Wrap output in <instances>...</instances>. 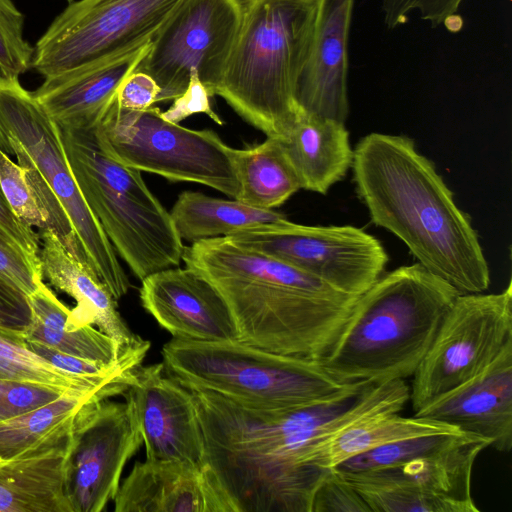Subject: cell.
Wrapping results in <instances>:
<instances>
[{"label": "cell", "instance_id": "cell-1", "mask_svg": "<svg viewBox=\"0 0 512 512\" xmlns=\"http://www.w3.org/2000/svg\"><path fill=\"white\" fill-rule=\"evenodd\" d=\"M371 383L289 407L247 405L219 393L193 394L206 463L236 512H310L314 491L330 468L307 465L304 451L328 419Z\"/></svg>", "mask_w": 512, "mask_h": 512}, {"label": "cell", "instance_id": "cell-2", "mask_svg": "<svg viewBox=\"0 0 512 512\" xmlns=\"http://www.w3.org/2000/svg\"><path fill=\"white\" fill-rule=\"evenodd\" d=\"M351 168L371 221L399 238L419 264L460 294L489 288L488 263L470 218L413 139L369 133L356 144Z\"/></svg>", "mask_w": 512, "mask_h": 512}, {"label": "cell", "instance_id": "cell-3", "mask_svg": "<svg viewBox=\"0 0 512 512\" xmlns=\"http://www.w3.org/2000/svg\"><path fill=\"white\" fill-rule=\"evenodd\" d=\"M182 260L223 297L239 341L284 355L320 360L359 298L225 236L184 247Z\"/></svg>", "mask_w": 512, "mask_h": 512}, {"label": "cell", "instance_id": "cell-4", "mask_svg": "<svg viewBox=\"0 0 512 512\" xmlns=\"http://www.w3.org/2000/svg\"><path fill=\"white\" fill-rule=\"evenodd\" d=\"M459 294L418 262L384 273L359 296L319 361L346 383L405 380L415 373Z\"/></svg>", "mask_w": 512, "mask_h": 512}, {"label": "cell", "instance_id": "cell-5", "mask_svg": "<svg viewBox=\"0 0 512 512\" xmlns=\"http://www.w3.org/2000/svg\"><path fill=\"white\" fill-rule=\"evenodd\" d=\"M319 0H242L241 26L216 95L267 137L298 118L297 85Z\"/></svg>", "mask_w": 512, "mask_h": 512}, {"label": "cell", "instance_id": "cell-6", "mask_svg": "<svg viewBox=\"0 0 512 512\" xmlns=\"http://www.w3.org/2000/svg\"><path fill=\"white\" fill-rule=\"evenodd\" d=\"M60 137L82 197L133 274L142 281L177 267L185 246L140 171L110 157L95 128H62Z\"/></svg>", "mask_w": 512, "mask_h": 512}, {"label": "cell", "instance_id": "cell-7", "mask_svg": "<svg viewBox=\"0 0 512 512\" xmlns=\"http://www.w3.org/2000/svg\"><path fill=\"white\" fill-rule=\"evenodd\" d=\"M161 354L166 372L184 386L253 406L309 404L358 383L338 380L319 360L284 355L239 340L172 338Z\"/></svg>", "mask_w": 512, "mask_h": 512}, {"label": "cell", "instance_id": "cell-8", "mask_svg": "<svg viewBox=\"0 0 512 512\" xmlns=\"http://www.w3.org/2000/svg\"><path fill=\"white\" fill-rule=\"evenodd\" d=\"M0 149L34 169L53 192L75 232L82 261L116 300L131 286L116 251L86 204L67 161L57 123L19 77L0 74Z\"/></svg>", "mask_w": 512, "mask_h": 512}, {"label": "cell", "instance_id": "cell-9", "mask_svg": "<svg viewBox=\"0 0 512 512\" xmlns=\"http://www.w3.org/2000/svg\"><path fill=\"white\" fill-rule=\"evenodd\" d=\"M102 149L119 163L171 181L209 186L237 199L240 184L233 150L209 129L167 121L155 106L137 111L116 98L96 126Z\"/></svg>", "mask_w": 512, "mask_h": 512}, {"label": "cell", "instance_id": "cell-10", "mask_svg": "<svg viewBox=\"0 0 512 512\" xmlns=\"http://www.w3.org/2000/svg\"><path fill=\"white\" fill-rule=\"evenodd\" d=\"M183 0H78L68 3L34 45L44 78L102 63L153 40Z\"/></svg>", "mask_w": 512, "mask_h": 512}, {"label": "cell", "instance_id": "cell-11", "mask_svg": "<svg viewBox=\"0 0 512 512\" xmlns=\"http://www.w3.org/2000/svg\"><path fill=\"white\" fill-rule=\"evenodd\" d=\"M225 237L354 296L367 291L388 263L382 243L352 225L310 226L285 218Z\"/></svg>", "mask_w": 512, "mask_h": 512}, {"label": "cell", "instance_id": "cell-12", "mask_svg": "<svg viewBox=\"0 0 512 512\" xmlns=\"http://www.w3.org/2000/svg\"><path fill=\"white\" fill-rule=\"evenodd\" d=\"M512 341V285L459 294L413 374L414 413L485 369Z\"/></svg>", "mask_w": 512, "mask_h": 512}, {"label": "cell", "instance_id": "cell-13", "mask_svg": "<svg viewBox=\"0 0 512 512\" xmlns=\"http://www.w3.org/2000/svg\"><path fill=\"white\" fill-rule=\"evenodd\" d=\"M242 0H183L153 38L138 71L160 88L158 102L182 95L195 72L216 96L242 21Z\"/></svg>", "mask_w": 512, "mask_h": 512}, {"label": "cell", "instance_id": "cell-14", "mask_svg": "<svg viewBox=\"0 0 512 512\" xmlns=\"http://www.w3.org/2000/svg\"><path fill=\"white\" fill-rule=\"evenodd\" d=\"M143 444L130 405L108 399L79 411L66 463V494L72 512H101L114 500L126 463Z\"/></svg>", "mask_w": 512, "mask_h": 512}, {"label": "cell", "instance_id": "cell-15", "mask_svg": "<svg viewBox=\"0 0 512 512\" xmlns=\"http://www.w3.org/2000/svg\"><path fill=\"white\" fill-rule=\"evenodd\" d=\"M488 446L485 438L463 432L440 449L400 465L337 472L355 488L395 490L409 512H479L471 494L472 469Z\"/></svg>", "mask_w": 512, "mask_h": 512}, {"label": "cell", "instance_id": "cell-16", "mask_svg": "<svg viewBox=\"0 0 512 512\" xmlns=\"http://www.w3.org/2000/svg\"><path fill=\"white\" fill-rule=\"evenodd\" d=\"M123 395L137 420L146 459L206 463L193 394L162 362L135 367Z\"/></svg>", "mask_w": 512, "mask_h": 512}, {"label": "cell", "instance_id": "cell-17", "mask_svg": "<svg viewBox=\"0 0 512 512\" xmlns=\"http://www.w3.org/2000/svg\"><path fill=\"white\" fill-rule=\"evenodd\" d=\"M143 308L173 338L239 340L233 315L217 289L194 270L167 268L142 280Z\"/></svg>", "mask_w": 512, "mask_h": 512}, {"label": "cell", "instance_id": "cell-18", "mask_svg": "<svg viewBox=\"0 0 512 512\" xmlns=\"http://www.w3.org/2000/svg\"><path fill=\"white\" fill-rule=\"evenodd\" d=\"M113 501L115 512H236L207 463L172 459L136 462Z\"/></svg>", "mask_w": 512, "mask_h": 512}, {"label": "cell", "instance_id": "cell-19", "mask_svg": "<svg viewBox=\"0 0 512 512\" xmlns=\"http://www.w3.org/2000/svg\"><path fill=\"white\" fill-rule=\"evenodd\" d=\"M414 415L485 438L496 450L509 452L512 448V341L480 373Z\"/></svg>", "mask_w": 512, "mask_h": 512}, {"label": "cell", "instance_id": "cell-20", "mask_svg": "<svg viewBox=\"0 0 512 512\" xmlns=\"http://www.w3.org/2000/svg\"><path fill=\"white\" fill-rule=\"evenodd\" d=\"M355 0H319L308 60L296 100L301 110L345 122L348 40Z\"/></svg>", "mask_w": 512, "mask_h": 512}, {"label": "cell", "instance_id": "cell-21", "mask_svg": "<svg viewBox=\"0 0 512 512\" xmlns=\"http://www.w3.org/2000/svg\"><path fill=\"white\" fill-rule=\"evenodd\" d=\"M151 42L102 63L45 77L33 95L59 126L95 127L147 55Z\"/></svg>", "mask_w": 512, "mask_h": 512}, {"label": "cell", "instance_id": "cell-22", "mask_svg": "<svg viewBox=\"0 0 512 512\" xmlns=\"http://www.w3.org/2000/svg\"><path fill=\"white\" fill-rule=\"evenodd\" d=\"M75 419L26 451L0 460V512H72L66 463Z\"/></svg>", "mask_w": 512, "mask_h": 512}, {"label": "cell", "instance_id": "cell-23", "mask_svg": "<svg viewBox=\"0 0 512 512\" xmlns=\"http://www.w3.org/2000/svg\"><path fill=\"white\" fill-rule=\"evenodd\" d=\"M38 236L43 279L76 302L66 320L67 329L93 325L121 347L145 341L130 330L117 309V300L88 266L70 254L52 231L40 230Z\"/></svg>", "mask_w": 512, "mask_h": 512}, {"label": "cell", "instance_id": "cell-24", "mask_svg": "<svg viewBox=\"0 0 512 512\" xmlns=\"http://www.w3.org/2000/svg\"><path fill=\"white\" fill-rule=\"evenodd\" d=\"M278 139L301 189L325 195L352 166L354 149L345 122L301 110Z\"/></svg>", "mask_w": 512, "mask_h": 512}, {"label": "cell", "instance_id": "cell-25", "mask_svg": "<svg viewBox=\"0 0 512 512\" xmlns=\"http://www.w3.org/2000/svg\"><path fill=\"white\" fill-rule=\"evenodd\" d=\"M30 321L22 328L27 340L40 343L58 351L107 364L125 360L144 359L150 342L121 347L93 325L67 329L71 309L60 301L50 287L39 281L34 292L27 296Z\"/></svg>", "mask_w": 512, "mask_h": 512}, {"label": "cell", "instance_id": "cell-26", "mask_svg": "<svg viewBox=\"0 0 512 512\" xmlns=\"http://www.w3.org/2000/svg\"><path fill=\"white\" fill-rule=\"evenodd\" d=\"M453 431L458 429L427 418L381 413L307 447L303 460L310 466L334 468L350 457L392 442Z\"/></svg>", "mask_w": 512, "mask_h": 512}, {"label": "cell", "instance_id": "cell-27", "mask_svg": "<svg viewBox=\"0 0 512 512\" xmlns=\"http://www.w3.org/2000/svg\"><path fill=\"white\" fill-rule=\"evenodd\" d=\"M181 240L196 242L227 236L236 231L285 219L273 209L247 205L200 192H182L169 212Z\"/></svg>", "mask_w": 512, "mask_h": 512}, {"label": "cell", "instance_id": "cell-28", "mask_svg": "<svg viewBox=\"0 0 512 512\" xmlns=\"http://www.w3.org/2000/svg\"><path fill=\"white\" fill-rule=\"evenodd\" d=\"M240 184L237 200L257 208L274 209L300 188L298 178L278 138L233 150Z\"/></svg>", "mask_w": 512, "mask_h": 512}, {"label": "cell", "instance_id": "cell-29", "mask_svg": "<svg viewBox=\"0 0 512 512\" xmlns=\"http://www.w3.org/2000/svg\"><path fill=\"white\" fill-rule=\"evenodd\" d=\"M127 384L73 389L60 398L20 416L0 421V460L12 458L74 421L85 404L124 394Z\"/></svg>", "mask_w": 512, "mask_h": 512}, {"label": "cell", "instance_id": "cell-30", "mask_svg": "<svg viewBox=\"0 0 512 512\" xmlns=\"http://www.w3.org/2000/svg\"><path fill=\"white\" fill-rule=\"evenodd\" d=\"M131 371L110 377H84L65 372L29 348L22 328L0 324V378L86 390L118 383L129 385Z\"/></svg>", "mask_w": 512, "mask_h": 512}, {"label": "cell", "instance_id": "cell-31", "mask_svg": "<svg viewBox=\"0 0 512 512\" xmlns=\"http://www.w3.org/2000/svg\"><path fill=\"white\" fill-rule=\"evenodd\" d=\"M461 433L458 430L399 440L350 457L333 469L338 472H361L393 467L434 452Z\"/></svg>", "mask_w": 512, "mask_h": 512}, {"label": "cell", "instance_id": "cell-32", "mask_svg": "<svg viewBox=\"0 0 512 512\" xmlns=\"http://www.w3.org/2000/svg\"><path fill=\"white\" fill-rule=\"evenodd\" d=\"M0 190L14 215L29 227L52 231L51 217L25 168L0 149Z\"/></svg>", "mask_w": 512, "mask_h": 512}, {"label": "cell", "instance_id": "cell-33", "mask_svg": "<svg viewBox=\"0 0 512 512\" xmlns=\"http://www.w3.org/2000/svg\"><path fill=\"white\" fill-rule=\"evenodd\" d=\"M25 16L12 0H0V74L19 77L32 66L34 46L24 37Z\"/></svg>", "mask_w": 512, "mask_h": 512}, {"label": "cell", "instance_id": "cell-34", "mask_svg": "<svg viewBox=\"0 0 512 512\" xmlns=\"http://www.w3.org/2000/svg\"><path fill=\"white\" fill-rule=\"evenodd\" d=\"M70 390L73 389L46 383L0 378V421L32 411L60 398Z\"/></svg>", "mask_w": 512, "mask_h": 512}, {"label": "cell", "instance_id": "cell-35", "mask_svg": "<svg viewBox=\"0 0 512 512\" xmlns=\"http://www.w3.org/2000/svg\"><path fill=\"white\" fill-rule=\"evenodd\" d=\"M310 512H371L359 492L333 468L317 485Z\"/></svg>", "mask_w": 512, "mask_h": 512}, {"label": "cell", "instance_id": "cell-36", "mask_svg": "<svg viewBox=\"0 0 512 512\" xmlns=\"http://www.w3.org/2000/svg\"><path fill=\"white\" fill-rule=\"evenodd\" d=\"M464 0H382L384 23L389 29L396 28L417 11L420 18L433 27L442 24L450 15L456 14Z\"/></svg>", "mask_w": 512, "mask_h": 512}, {"label": "cell", "instance_id": "cell-37", "mask_svg": "<svg viewBox=\"0 0 512 512\" xmlns=\"http://www.w3.org/2000/svg\"><path fill=\"white\" fill-rule=\"evenodd\" d=\"M0 276L5 278L27 296L35 291L43 277L28 259L12 244L0 230Z\"/></svg>", "mask_w": 512, "mask_h": 512}, {"label": "cell", "instance_id": "cell-38", "mask_svg": "<svg viewBox=\"0 0 512 512\" xmlns=\"http://www.w3.org/2000/svg\"><path fill=\"white\" fill-rule=\"evenodd\" d=\"M209 98L206 88L193 72L185 92L173 100L169 109L162 112V116L167 121L179 123L193 114L203 113L216 124L223 125L221 117L212 109Z\"/></svg>", "mask_w": 512, "mask_h": 512}, {"label": "cell", "instance_id": "cell-39", "mask_svg": "<svg viewBox=\"0 0 512 512\" xmlns=\"http://www.w3.org/2000/svg\"><path fill=\"white\" fill-rule=\"evenodd\" d=\"M0 230L28 259L33 268L41 273L40 240L33 228L20 221L9 208L0 190Z\"/></svg>", "mask_w": 512, "mask_h": 512}, {"label": "cell", "instance_id": "cell-40", "mask_svg": "<svg viewBox=\"0 0 512 512\" xmlns=\"http://www.w3.org/2000/svg\"><path fill=\"white\" fill-rule=\"evenodd\" d=\"M160 88L154 79L141 71L130 74L119 88L116 101L128 110H145L158 103Z\"/></svg>", "mask_w": 512, "mask_h": 512}, {"label": "cell", "instance_id": "cell-41", "mask_svg": "<svg viewBox=\"0 0 512 512\" xmlns=\"http://www.w3.org/2000/svg\"><path fill=\"white\" fill-rule=\"evenodd\" d=\"M29 321L27 295L0 276V324L23 328Z\"/></svg>", "mask_w": 512, "mask_h": 512}, {"label": "cell", "instance_id": "cell-42", "mask_svg": "<svg viewBox=\"0 0 512 512\" xmlns=\"http://www.w3.org/2000/svg\"><path fill=\"white\" fill-rule=\"evenodd\" d=\"M445 25V27L451 31V32H457L459 31L462 26H463V20L462 18L457 15V14H453V15H450L448 16L444 21L443 23Z\"/></svg>", "mask_w": 512, "mask_h": 512}, {"label": "cell", "instance_id": "cell-43", "mask_svg": "<svg viewBox=\"0 0 512 512\" xmlns=\"http://www.w3.org/2000/svg\"><path fill=\"white\" fill-rule=\"evenodd\" d=\"M65 1H66V2H67V4H68V3L73 2L74 0H65Z\"/></svg>", "mask_w": 512, "mask_h": 512}]
</instances>
